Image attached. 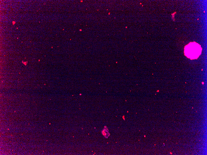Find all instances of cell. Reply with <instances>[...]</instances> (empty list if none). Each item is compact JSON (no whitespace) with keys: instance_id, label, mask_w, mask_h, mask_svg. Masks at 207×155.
<instances>
[{"instance_id":"cell-1","label":"cell","mask_w":207,"mask_h":155,"mask_svg":"<svg viewBox=\"0 0 207 155\" xmlns=\"http://www.w3.org/2000/svg\"><path fill=\"white\" fill-rule=\"evenodd\" d=\"M202 50L199 44L195 42H191L185 46L184 54L191 59H196L200 55Z\"/></svg>"}]
</instances>
